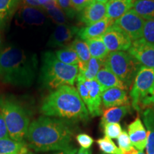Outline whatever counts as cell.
<instances>
[{
    "mask_svg": "<svg viewBox=\"0 0 154 154\" xmlns=\"http://www.w3.org/2000/svg\"><path fill=\"white\" fill-rule=\"evenodd\" d=\"M113 21L107 17L94 24L86 26V27L79 29L77 32V35L83 41L101 38L106 30L111 25L113 24Z\"/></svg>",
    "mask_w": 154,
    "mask_h": 154,
    "instance_id": "13",
    "label": "cell"
},
{
    "mask_svg": "<svg viewBox=\"0 0 154 154\" xmlns=\"http://www.w3.org/2000/svg\"><path fill=\"white\" fill-rule=\"evenodd\" d=\"M143 120L147 129L146 154H154V110L146 109L143 112Z\"/></svg>",
    "mask_w": 154,
    "mask_h": 154,
    "instance_id": "22",
    "label": "cell"
},
{
    "mask_svg": "<svg viewBox=\"0 0 154 154\" xmlns=\"http://www.w3.org/2000/svg\"><path fill=\"white\" fill-rule=\"evenodd\" d=\"M74 131L69 121L40 116L31 123L25 139L36 153L59 151L71 149Z\"/></svg>",
    "mask_w": 154,
    "mask_h": 154,
    "instance_id": "1",
    "label": "cell"
},
{
    "mask_svg": "<svg viewBox=\"0 0 154 154\" xmlns=\"http://www.w3.org/2000/svg\"><path fill=\"white\" fill-rule=\"evenodd\" d=\"M128 134L132 145L139 151L146 149L147 132L140 118H136L128 127Z\"/></svg>",
    "mask_w": 154,
    "mask_h": 154,
    "instance_id": "14",
    "label": "cell"
},
{
    "mask_svg": "<svg viewBox=\"0 0 154 154\" xmlns=\"http://www.w3.org/2000/svg\"><path fill=\"white\" fill-rule=\"evenodd\" d=\"M136 0H109L106 5V17L113 22L132 9Z\"/></svg>",
    "mask_w": 154,
    "mask_h": 154,
    "instance_id": "17",
    "label": "cell"
},
{
    "mask_svg": "<svg viewBox=\"0 0 154 154\" xmlns=\"http://www.w3.org/2000/svg\"><path fill=\"white\" fill-rule=\"evenodd\" d=\"M10 137H9V134L8 130H7V125H6L5 119H4L2 115L1 112H0V139Z\"/></svg>",
    "mask_w": 154,
    "mask_h": 154,
    "instance_id": "38",
    "label": "cell"
},
{
    "mask_svg": "<svg viewBox=\"0 0 154 154\" xmlns=\"http://www.w3.org/2000/svg\"><path fill=\"white\" fill-rule=\"evenodd\" d=\"M78 74L77 65L65 64L51 51L42 54L40 80L46 88L57 89L62 86H73Z\"/></svg>",
    "mask_w": 154,
    "mask_h": 154,
    "instance_id": "4",
    "label": "cell"
},
{
    "mask_svg": "<svg viewBox=\"0 0 154 154\" xmlns=\"http://www.w3.org/2000/svg\"><path fill=\"white\" fill-rule=\"evenodd\" d=\"M19 17L24 24L39 26L45 22L44 11L38 8L25 5L19 11Z\"/></svg>",
    "mask_w": 154,
    "mask_h": 154,
    "instance_id": "19",
    "label": "cell"
},
{
    "mask_svg": "<svg viewBox=\"0 0 154 154\" xmlns=\"http://www.w3.org/2000/svg\"><path fill=\"white\" fill-rule=\"evenodd\" d=\"M145 22L146 19L131 9L116 20L113 24L124 31L131 41L134 42L143 37Z\"/></svg>",
    "mask_w": 154,
    "mask_h": 154,
    "instance_id": "8",
    "label": "cell"
},
{
    "mask_svg": "<svg viewBox=\"0 0 154 154\" xmlns=\"http://www.w3.org/2000/svg\"><path fill=\"white\" fill-rule=\"evenodd\" d=\"M106 5L94 1L82 11L80 15V22L86 26L99 22L106 17Z\"/></svg>",
    "mask_w": 154,
    "mask_h": 154,
    "instance_id": "15",
    "label": "cell"
},
{
    "mask_svg": "<svg viewBox=\"0 0 154 154\" xmlns=\"http://www.w3.org/2000/svg\"><path fill=\"white\" fill-rule=\"evenodd\" d=\"M101 101L103 106L107 109L130 105L126 91L119 88H111L103 91L101 94Z\"/></svg>",
    "mask_w": 154,
    "mask_h": 154,
    "instance_id": "16",
    "label": "cell"
},
{
    "mask_svg": "<svg viewBox=\"0 0 154 154\" xmlns=\"http://www.w3.org/2000/svg\"><path fill=\"white\" fill-rule=\"evenodd\" d=\"M43 9L47 11L48 15L58 25L65 24L66 23V15H65L64 12L59 8L57 2L46 6Z\"/></svg>",
    "mask_w": 154,
    "mask_h": 154,
    "instance_id": "28",
    "label": "cell"
},
{
    "mask_svg": "<svg viewBox=\"0 0 154 154\" xmlns=\"http://www.w3.org/2000/svg\"><path fill=\"white\" fill-rule=\"evenodd\" d=\"M104 130L106 137H108L111 139L117 138L119 135L122 132V128L119 123H112V124H106L103 127Z\"/></svg>",
    "mask_w": 154,
    "mask_h": 154,
    "instance_id": "31",
    "label": "cell"
},
{
    "mask_svg": "<svg viewBox=\"0 0 154 154\" xmlns=\"http://www.w3.org/2000/svg\"><path fill=\"white\" fill-rule=\"evenodd\" d=\"M128 53L142 66L154 69V44L141 38L133 42Z\"/></svg>",
    "mask_w": 154,
    "mask_h": 154,
    "instance_id": "10",
    "label": "cell"
},
{
    "mask_svg": "<svg viewBox=\"0 0 154 154\" xmlns=\"http://www.w3.org/2000/svg\"><path fill=\"white\" fill-rule=\"evenodd\" d=\"M27 152L24 142H17L11 138L0 139V154H24Z\"/></svg>",
    "mask_w": 154,
    "mask_h": 154,
    "instance_id": "23",
    "label": "cell"
},
{
    "mask_svg": "<svg viewBox=\"0 0 154 154\" xmlns=\"http://www.w3.org/2000/svg\"><path fill=\"white\" fill-rule=\"evenodd\" d=\"M131 111V106L125 105L121 106L108 108L103 111L101 120V126L103 127L106 124L119 123L124 116Z\"/></svg>",
    "mask_w": 154,
    "mask_h": 154,
    "instance_id": "20",
    "label": "cell"
},
{
    "mask_svg": "<svg viewBox=\"0 0 154 154\" xmlns=\"http://www.w3.org/2000/svg\"><path fill=\"white\" fill-rule=\"evenodd\" d=\"M76 154H92L91 153V150L90 149H81L76 152Z\"/></svg>",
    "mask_w": 154,
    "mask_h": 154,
    "instance_id": "41",
    "label": "cell"
},
{
    "mask_svg": "<svg viewBox=\"0 0 154 154\" xmlns=\"http://www.w3.org/2000/svg\"><path fill=\"white\" fill-rule=\"evenodd\" d=\"M76 140L82 149H88L94 143V139L91 136L86 134H80L77 135Z\"/></svg>",
    "mask_w": 154,
    "mask_h": 154,
    "instance_id": "35",
    "label": "cell"
},
{
    "mask_svg": "<svg viewBox=\"0 0 154 154\" xmlns=\"http://www.w3.org/2000/svg\"><path fill=\"white\" fill-rule=\"evenodd\" d=\"M132 9L146 20L154 19V0H136Z\"/></svg>",
    "mask_w": 154,
    "mask_h": 154,
    "instance_id": "25",
    "label": "cell"
},
{
    "mask_svg": "<svg viewBox=\"0 0 154 154\" xmlns=\"http://www.w3.org/2000/svg\"><path fill=\"white\" fill-rule=\"evenodd\" d=\"M96 80L99 83L103 91L111 88H119L121 89L126 90L128 88L126 84L119 79L110 70L106 69L105 67L101 69L96 75Z\"/></svg>",
    "mask_w": 154,
    "mask_h": 154,
    "instance_id": "18",
    "label": "cell"
},
{
    "mask_svg": "<svg viewBox=\"0 0 154 154\" xmlns=\"http://www.w3.org/2000/svg\"><path fill=\"white\" fill-rule=\"evenodd\" d=\"M18 1H19V0H18Z\"/></svg>",
    "mask_w": 154,
    "mask_h": 154,
    "instance_id": "45",
    "label": "cell"
},
{
    "mask_svg": "<svg viewBox=\"0 0 154 154\" xmlns=\"http://www.w3.org/2000/svg\"><path fill=\"white\" fill-rule=\"evenodd\" d=\"M79 29L68 24H59L50 36L48 45L52 47H63L74 38Z\"/></svg>",
    "mask_w": 154,
    "mask_h": 154,
    "instance_id": "12",
    "label": "cell"
},
{
    "mask_svg": "<svg viewBox=\"0 0 154 154\" xmlns=\"http://www.w3.org/2000/svg\"><path fill=\"white\" fill-rule=\"evenodd\" d=\"M82 79L83 82H84V84H85L86 88L88 90L89 104L87 106L88 113L92 117L99 116L101 113V94L103 93V89L99 84V83L96 79L85 80L83 78Z\"/></svg>",
    "mask_w": 154,
    "mask_h": 154,
    "instance_id": "11",
    "label": "cell"
},
{
    "mask_svg": "<svg viewBox=\"0 0 154 154\" xmlns=\"http://www.w3.org/2000/svg\"><path fill=\"white\" fill-rule=\"evenodd\" d=\"M154 103V86L149 94L142 100L140 104L143 106H149Z\"/></svg>",
    "mask_w": 154,
    "mask_h": 154,
    "instance_id": "39",
    "label": "cell"
},
{
    "mask_svg": "<svg viewBox=\"0 0 154 154\" xmlns=\"http://www.w3.org/2000/svg\"><path fill=\"white\" fill-rule=\"evenodd\" d=\"M136 154H146V153H143V151H138Z\"/></svg>",
    "mask_w": 154,
    "mask_h": 154,
    "instance_id": "43",
    "label": "cell"
},
{
    "mask_svg": "<svg viewBox=\"0 0 154 154\" xmlns=\"http://www.w3.org/2000/svg\"><path fill=\"white\" fill-rule=\"evenodd\" d=\"M119 148L124 152H128L134 149L131 142L128 133L126 131H122L121 134L117 138Z\"/></svg>",
    "mask_w": 154,
    "mask_h": 154,
    "instance_id": "32",
    "label": "cell"
},
{
    "mask_svg": "<svg viewBox=\"0 0 154 154\" xmlns=\"http://www.w3.org/2000/svg\"><path fill=\"white\" fill-rule=\"evenodd\" d=\"M25 5L35 8L44 9L46 6L56 3V0H24Z\"/></svg>",
    "mask_w": 154,
    "mask_h": 154,
    "instance_id": "36",
    "label": "cell"
},
{
    "mask_svg": "<svg viewBox=\"0 0 154 154\" xmlns=\"http://www.w3.org/2000/svg\"><path fill=\"white\" fill-rule=\"evenodd\" d=\"M97 143L100 150L105 154H124V151L117 147L111 138L106 136L98 140Z\"/></svg>",
    "mask_w": 154,
    "mask_h": 154,
    "instance_id": "30",
    "label": "cell"
},
{
    "mask_svg": "<svg viewBox=\"0 0 154 154\" xmlns=\"http://www.w3.org/2000/svg\"><path fill=\"white\" fill-rule=\"evenodd\" d=\"M154 86V69L140 66L134 81L130 96L132 106L140 111L142 100L151 91Z\"/></svg>",
    "mask_w": 154,
    "mask_h": 154,
    "instance_id": "7",
    "label": "cell"
},
{
    "mask_svg": "<svg viewBox=\"0 0 154 154\" xmlns=\"http://www.w3.org/2000/svg\"><path fill=\"white\" fill-rule=\"evenodd\" d=\"M71 47L75 50L79 59L78 64L79 72H84L86 69L88 61L91 59V54L87 44L85 41H83L77 37L72 42Z\"/></svg>",
    "mask_w": 154,
    "mask_h": 154,
    "instance_id": "21",
    "label": "cell"
},
{
    "mask_svg": "<svg viewBox=\"0 0 154 154\" xmlns=\"http://www.w3.org/2000/svg\"><path fill=\"white\" fill-rule=\"evenodd\" d=\"M0 112L7 125L9 137L17 142H24L29 118L26 109L18 101L10 97L0 98Z\"/></svg>",
    "mask_w": 154,
    "mask_h": 154,
    "instance_id": "5",
    "label": "cell"
},
{
    "mask_svg": "<svg viewBox=\"0 0 154 154\" xmlns=\"http://www.w3.org/2000/svg\"><path fill=\"white\" fill-rule=\"evenodd\" d=\"M94 1L97 2L102 3V4H105V5H106L107 2L109 1V0H94Z\"/></svg>",
    "mask_w": 154,
    "mask_h": 154,
    "instance_id": "42",
    "label": "cell"
},
{
    "mask_svg": "<svg viewBox=\"0 0 154 154\" xmlns=\"http://www.w3.org/2000/svg\"><path fill=\"white\" fill-rule=\"evenodd\" d=\"M102 65H103V61L91 57L88 63V66L84 72L79 73V74L85 80L96 79V75L101 69Z\"/></svg>",
    "mask_w": 154,
    "mask_h": 154,
    "instance_id": "27",
    "label": "cell"
},
{
    "mask_svg": "<svg viewBox=\"0 0 154 154\" xmlns=\"http://www.w3.org/2000/svg\"><path fill=\"white\" fill-rule=\"evenodd\" d=\"M101 38L107 49L111 52L128 51L131 46V39L129 36L114 24L108 29Z\"/></svg>",
    "mask_w": 154,
    "mask_h": 154,
    "instance_id": "9",
    "label": "cell"
},
{
    "mask_svg": "<svg viewBox=\"0 0 154 154\" xmlns=\"http://www.w3.org/2000/svg\"><path fill=\"white\" fill-rule=\"evenodd\" d=\"M57 5L69 18H74L76 11L73 7L72 0H56Z\"/></svg>",
    "mask_w": 154,
    "mask_h": 154,
    "instance_id": "33",
    "label": "cell"
},
{
    "mask_svg": "<svg viewBox=\"0 0 154 154\" xmlns=\"http://www.w3.org/2000/svg\"><path fill=\"white\" fill-rule=\"evenodd\" d=\"M85 42L87 44L91 57L103 61L105 60L109 55V51L105 46L102 38L86 40Z\"/></svg>",
    "mask_w": 154,
    "mask_h": 154,
    "instance_id": "24",
    "label": "cell"
},
{
    "mask_svg": "<svg viewBox=\"0 0 154 154\" xmlns=\"http://www.w3.org/2000/svg\"><path fill=\"white\" fill-rule=\"evenodd\" d=\"M38 61L36 55H29L15 47L0 52V81L16 86L27 87L35 79Z\"/></svg>",
    "mask_w": 154,
    "mask_h": 154,
    "instance_id": "2",
    "label": "cell"
},
{
    "mask_svg": "<svg viewBox=\"0 0 154 154\" xmlns=\"http://www.w3.org/2000/svg\"><path fill=\"white\" fill-rule=\"evenodd\" d=\"M41 111L44 116L66 121H86L88 111L77 89L72 86H60L44 99Z\"/></svg>",
    "mask_w": 154,
    "mask_h": 154,
    "instance_id": "3",
    "label": "cell"
},
{
    "mask_svg": "<svg viewBox=\"0 0 154 154\" xmlns=\"http://www.w3.org/2000/svg\"><path fill=\"white\" fill-rule=\"evenodd\" d=\"M143 38L146 42L154 44V19L146 20L143 27Z\"/></svg>",
    "mask_w": 154,
    "mask_h": 154,
    "instance_id": "34",
    "label": "cell"
},
{
    "mask_svg": "<svg viewBox=\"0 0 154 154\" xmlns=\"http://www.w3.org/2000/svg\"><path fill=\"white\" fill-rule=\"evenodd\" d=\"M77 151L76 149L74 148H71V149L63 150V151H54L53 153H37L36 152L35 153H34L33 152H27L26 154H76Z\"/></svg>",
    "mask_w": 154,
    "mask_h": 154,
    "instance_id": "40",
    "label": "cell"
},
{
    "mask_svg": "<svg viewBox=\"0 0 154 154\" xmlns=\"http://www.w3.org/2000/svg\"><path fill=\"white\" fill-rule=\"evenodd\" d=\"M18 0H0V26L5 24L12 14Z\"/></svg>",
    "mask_w": 154,
    "mask_h": 154,
    "instance_id": "29",
    "label": "cell"
},
{
    "mask_svg": "<svg viewBox=\"0 0 154 154\" xmlns=\"http://www.w3.org/2000/svg\"><path fill=\"white\" fill-rule=\"evenodd\" d=\"M103 66L120 79L128 87L134 82L142 66L129 54L125 51L109 53L103 61Z\"/></svg>",
    "mask_w": 154,
    "mask_h": 154,
    "instance_id": "6",
    "label": "cell"
},
{
    "mask_svg": "<svg viewBox=\"0 0 154 154\" xmlns=\"http://www.w3.org/2000/svg\"><path fill=\"white\" fill-rule=\"evenodd\" d=\"M153 109L154 110V103H153Z\"/></svg>",
    "mask_w": 154,
    "mask_h": 154,
    "instance_id": "44",
    "label": "cell"
},
{
    "mask_svg": "<svg viewBox=\"0 0 154 154\" xmlns=\"http://www.w3.org/2000/svg\"><path fill=\"white\" fill-rule=\"evenodd\" d=\"M55 55L59 61L65 64L77 65L78 66L79 59L76 52L71 47V45L66 46L62 49L56 51Z\"/></svg>",
    "mask_w": 154,
    "mask_h": 154,
    "instance_id": "26",
    "label": "cell"
},
{
    "mask_svg": "<svg viewBox=\"0 0 154 154\" xmlns=\"http://www.w3.org/2000/svg\"><path fill=\"white\" fill-rule=\"evenodd\" d=\"M94 0H72L73 7L76 11H82Z\"/></svg>",
    "mask_w": 154,
    "mask_h": 154,
    "instance_id": "37",
    "label": "cell"
}]
</instances>
